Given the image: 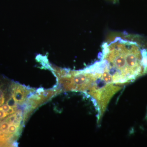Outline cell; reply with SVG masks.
I'll list each match as a JSON object with an SVG mask.
<instances>
[{
  "mask_svg": "<svg viewBox=\"0 0 147 147\" xmlns=\"http://www.w3.org/2000/svg\"><path fill=\"white\" fill-rule=\"evenodd\" d=\"M99 64L112 78L134 80L147 73V39L137 34L115 35L101 45Z\"/></svg>",
  "mask_w": 147,
  "mask_h": 147,
  "instance_id": "1",
  "label": "cell"
},
{
  "mask_svg": "<svg viewBox=\"0 0 147 147\" xmlns=\"http://www.w3.org/2000/svg\"><path fill=\"white\" fill-rule=\"evenodd\" d=\"M32 92V90L20 84L12 82L11 84V95L17 105H21L24 104Z\"/></svg>",
  "mask_w": 147,
  "mask_h": 147,
  "instance_id": "2",
  "label": "cell"
},
{
  "mask_svg": "<svg viewBox=\"0 0 147 147\" xmlns=\"http://www.w3.org/2000/svg\"><path fill=\"white\" fill-rule=\"evenodd\" d=\"M112 1H113L115 2L116 1H117L118 0H111Z\"/></svg>",
  "mask_w": 147,
  "mask_h": 147,
  "instance_id": "3",
  "label": "cell"
}]
</instances>
